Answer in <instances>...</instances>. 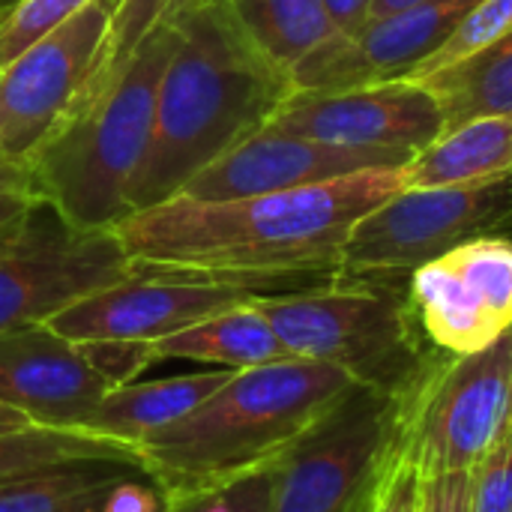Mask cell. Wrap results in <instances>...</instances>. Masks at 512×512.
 I'll list each match as a JSON object with an SVG mask.
<instances>
[{
  "label": "cell",
  "mask_w": 512,
  "mask_h": 512,
  "mask_svg": "<svg viewBox=\"0 0 512 512\" xmlns=\"http://www.w3.org/2000/svg\"><path fill=\"white\" fill-rule=\"evenodd\" d=\"M480 0H420L369 18L357 36H330L294 72V90H339L408 78L462 24Z\"/></svg>",
  "instance_id": "obj_14"
},
{
  "label": "cell",
  "mask_w": 512,
  "mask_h": 512,
  "mask_svg": "<svg viewBox=\"0 0 512 512\" xmlns=\"http://www.w3.org/2000/svg\"><path fill=\"white\" fill-rule=\"evenodd\" d=\"M477 237H512V171L396 192L351 231L339 276L408 282L417 267Z\"/></svg>",
  "instance_id": "obj_7"
},
{
  "label": "cell",
  "mask_w": 512,
  "mask_h": 512,
  "mask_svg": "<svg viewBox=\"0 0 512 512\" xmlns=\"http://www.w3.org/2000/svg\"><path fill=\"white\" fill-rule=\"evenodd\" d=\"M276 462L210 489L168 495V512H270Z\"/></svg>",
  "instance_id": "obj_25"
},
{
  "label": "cell",
  "mask_w": 512,
  "mask_h": 512,
  "mask_svg": "<svg viewBox=\"0 0 512 512\" xmlns=\"http://www.w3.org/2000/svg\"><path fill=\"white\" fill-rule=\"evenodd\" d=\"M405 426L408 396L351 390L279 456L270 512H372L402 462Z\"/></svg>",
  "instance_id": "obj_6"
},
{
  "label": "cell",
  "mask_w": 512,
  "mask_h": 512,
  "mask_svg": "<svg viewBox=\"0 0 512 512\" xmlns=\"http://www.w3.org/2000/svg\"><path fill=\"white\" fill-rule=\"evenodd\" d=\"M231 372L234 369H216L123 384L96 405V411L84 420L81 429L138 450L141 441L183 420L207 396H213L231 378Z\"/></svg>",
  "instance_id": "obj_17"
},
{
  "label": "cell",
  "mask_w": 512,
  "mask_h": 512,
  "mask_svg": "<svg viewBox=\"0 0 512 512\" xmlns=\"http://www.w3.org/2000/svg\"><path fill=\"white\" fill-rule=\"evenodd\" d=\"M132 273L135 264L114 231H78L36 201L21 228L0 243V336L48 324Z\"/></svg>",
  "instance_id": "obj_10"
},
{
  "label": "cell",
  "mask_w": 512,
  "mask_h": 512,
  "mask_svg": "<svg viewBox=\"0 0 512 512\" xmlns=\"http://www.w3.org/2000/svg\"><path fill=\"white\" fill-rule=\"evenodd\" d=\"M144 468L126 462H72L0 489V512H108Z\"/></svg>",
  "instance_id": "obj_20"
},
{
  "label": "cell",
  "mask_w": 512,
  "mask_h": 512,
  "mask_svg": "<svg viewBox=\"0 0 512 512\" xmlns=\"http://www.w3.org/2000/svg\"><path fill=\"white\" fill-rule=\"evenodd\" d=\"M255 306L291 357L330 363L381 393L414 396L450 357L423 336L402 279L336 276L300 291L258 294Z\"/></svg>",
  "instance_id": "obj_5"
},
{
  "label": "cell",
  "mask_w": 512,
  "mask_h": 512,
  "mask_svg": "<svg viewBox=\"0 0 512 512\" xmlns=\"http://www.w3.org/2000/svg\"><path fill=\"white\" fill-rule=\"evenodd\" d=\"M408 300L429 345L450 357L512 330V237L468 240L408 276Z\"/></svg>",
  "instance_id": "obj_12"
},
{
  "label": "cell",
  "mask_w": 512,
  "mask_h": 512,
  "mask_svg": "<svg viewBox=\"0 0 512 512\" xmlns=\"http://www.w3.org/2000/svg\"><path fill=\"white\" fill-rule=\"evenodd\" d=\"M288 357L291 354L279 342L273 324L255 306V297L249 303L216 312V315L150 345L153 363L192 360V363H210L216 369H234V372L279 363Z\"/></svg>",
  "instance_id": "obj_18"
},
{
  "label": "cell",
  "mask_w": 512,
  "mask_h": 512,
  "mask_svg": "<svg viewBox=\"0 0 512 512\" xmlns=\"http://www.w3.org/2000/svg\"><path fill=\"white\" fill-rule=\"evenodd\" d=\"M72 462H126L141 468L138 450L84 429L24 426L0 435V489L30 474Z\"/></svg>",
  "instance_id": "obj_23"
},
{
  "label": "cell",
  "mask_w": 512,
  "mask_h": 512,
  "mask_svg": "<svg viewBox=\"0 0 512 512\" xmlns=\"http://www.w3.org/2000/svg\"><path fill=\"white\" fill-rule=\"evenodd\" d=\"M375 0H324L339 36H357L372 18Z\"/></svg>",
  "instance_id": "obj_32"
},
{
  "label": "cell",
  "mask_w": 512,
  "mask_h": 512,
  "mask_svg": "<svg viewBox=\"0 0 512 512\" xmlns=\"http://www.w3.org/2000/svg\"><path fill=\"white\" fill-rule=\"evenodd\" d=\"M267 129L336 147L417 153L444 132V114L429 87L393 78L339 90H294Z\"/></svg>",
  "instance_id": "obj_13"
},
{
  "label": "cell",
  "mask_w": 512,
  "mask_h": 512,
  "mask_svg": "<svg viewBox=\"0 0 512 512\" xmlns=\"http://www.w3.org/2000/svg\"><path fill=\"white\" fill-rule=\"evenodd\" d=\"M108 30V6L93 0L0 69V189L30 195L27 162L90 90Z\"/></svg>",
  "instance_id": "obj_9"
},
{
  "label": "cell",
  "mask_w": 512,
  "mask_h": 512,
  "mask_svg": "<svg viewBox=\"0 0 512 512\" xmlns=\"http://www.w3.org/2000/svg\"><path fill=\"white\" fill-rule=\"evenodd\" d=\"M420 0H375L372 3V18H381V15H390V12H399L405 6H414Z\"/></svg>",
  "instance_id": "obj_35"
},
{
  "label": "cell",
  "mask_w": 512,
  "mask_h": 512,
  "mask_svg": "<svg viewBox=\"0 0 512 512\" xmlns=\"http://www.w3.org/2000/svg\"><path fill=\"white\" fill-rule=\"evenodd\" d=\"M512 30V0H480L465 18L462 24L453 30V36L426 60L420 63L408 78H423L429 72H438L468 54H474L477 48L495 42L498 36Z\"/></svg>",
  "instance_id": "obj_27"
},
{
  "label": "cell",
  "mask_w": 512,
  "mask_h": 512,
  "mask_svg": "<svg viewBox=\"0 0 512 512\" xmlns=\"http://www.w3.org/2000/svg\"><path fill=\"white\" fill-rule=\"evenodd\" d=\"M372 512H420V474L408 462L393 468Z\"/></svg>",
  "instance_id": "obj_30"
},
{
  "label": "cell",
  "mask_w": 512,
  "mask_h": 512,
  "mask_svg": "<svg viewBox=\"0 0 512 512\" xmlns=\"http://www.w3.org/2000/svg\"><path fill=\"white\" fill-rule=\"evenodd\" d=\"M249 42L288 78L330 36L333 18L324 0H225Z\"/></svg>",
  "instance_id": "obj_22"
},
{
  "label": "cell",
  "mask_w": 512,
  "mask_h": 512,
  "mask_svg": "<svg viewBox=\"0 0 512 512\" xmlns=\"http://www.w3.org/2000/svg\"><path fill=\"white\" fill-rule=\"evenodd\" d=\"M177 42V21L153 27L30 156V195L66 225L111 231L129 213V192L153 132L159 81Z\"/></svg>",
  "instance_id": "obj_4"
},
{
  "label": "cell",
  "mask_w": 512,
  "mask_h": 512,
  "mask_svg": "<svg viewBox=\"0 0 512 512\" xmlns=\"http://www.w3.org/2000/svg\"><path fill=\"white\" fill-rule=\"evenodd\" d=\"M512 411V330L483 351L447 357L408 396L402 462L420 480L474 474L507 435Z\"/></svg>",
  "instance_id": "obj_8"
},
{
  "label": "cell",
  "mask_w": 512,
  "mask_h": 512,
  "mask_svg": "<svg viewBox=\"0 0 512 512\" xmlns=\"http://www.w3.org/2000/svg\"><path fill=\"white\" fill-rule=\"evenodd\" d=\"M93 0H21L0 18V69L78 15Z\"/></svg>",
  "instance_id": "obj_26"
},
{
  "label": "cell",
  "mask_w": 512,
  "mask_h": 512,
  "mask_svg": "<svg viewBox=\"0 0 512 512\" xmlns=\"http://www.w3.org/2000/svg\"><path fill=\"white\" fill-rule=\"evenodd\" d=\"M402 189L405 165L231 201L177 195L123 216L111 231L138 270L216 276L282 294L336 279L351 231Z\"/></svg>",
  "instance_id": "obj_1"
},
{
  "label": "cell",
  "mask_w": 512,
  "mask_h": 512,
  "mask_svg": "<svg viewBox=\"0 0 512 512\" xmlns=\"http://www.w3.org/2000/svg\"><path fill=\"white\" fill-rule=\"evenodd\" d=\"M512 171V117H477L444 129L405 165V189L489 180Z\"/></svg>",
  "instance_id": "obj_19"
},
{
  "label": "cell",
  "mask_w": 512,
  "mask_h": 512,
  "mask_svg": "<svg viewBox=\"0 0 512 512\" xmlns=\"http://www.w3.org/2000/svg\"><path fill=\"white\" fill-rule=\"evenodd\" d=\"M108 393L84 351L48 324L0 336V402L33 426L81 429Z\"/></svg>",
  "instance_id": "obj_16"
},
{
  "label": "cell",
  "mask_w": 512,
  "mask_h": 512,
  "mask_svg": "<svg viewBox=\"0 0 512 512\" xmlns=\"http://www.w3.org/2000/svg\"><path fill=\"white\" fill-rule=\"evenodd\" d=\"M24 426H33V423L24 414H18L15 408H9V405L0 402V435L15 432V429H24Z\"/></svg>",
  "instance_id": "obj_34"
},
{
  "label": "cell",
  "mask_w": 512,
  "mask_h": 512,
  "mask_svg": "<svg viewBox=\"0 0 512 512\" xmlns=\"http://www.w3.org/2000/svg\"><path fill=\"white\" fill-rule=\"evenodd\" d=\"M36 198L24 195V192H12V189H0V243L9 240L21 222L27 219V213L33 210Z\"/></svg>",
  "instance_id": "obj_33"
},
{
  "label": "cell",
  "mask_w": 512,
  "mask_h": 512,
  "mask_svg": "<svg viewBox=\"0 0 512 512\" xmlns=\"http://www.w3.org/2000/svg\"><path fill=\"white\" fill-rule=\"evenodd\" d=\"M204 3H213V0H108L105 6L111 15V30H108L102 66H99L93 84L102 81L105 75H111L153 27L174 21Z\"/></svg>",
  "instance_id": "obj_24"
},
{
  "label": "cell",
  "mask_w": 512,
  "mask_h": 512,
  "mask_svg": "<svg viewBox=\"0 0 512 512\" xmlns=\"http://www.w3.org/2000/svg\"><path fill=\"white\" fill-rule=\"evenodd\" d=\"M108 512H168V501L162 489L147 474H141L123 489V495Z\"/></svg>",
  "instance_id": "obj_31"
},
{
  "label": "cell",
  "mask_w": 512,
  "mask_h": 512,
  "mask_svg": "<svg viewBox=\"0 0 512 512\" xmlns=\"http://www.w3.org/2000/svg\"><path fill=\"white\" fill-rule=\"evenodd\" d=\"M420 512H471V474L420 480Z\"/></svg>",
  "instance_id": "obj_29"
},
{
  "label": "cell",
  "mask_w": 512,
  "mask_h": 512,
  "mask_svg": "<svg viewBox=\"0 0 512 512\" xmlns=\"http://www.w3.org/2000/svg\"><path fill=\"white\" fill-rule=\"evenodd\" d=\"M471 512H512V426L471 474Z\"/></svg>",
  "instance_id": "obj_28"
},
{
  "label": "cell",
  "mask_w": 512,
  "mask_h": 512,
  "mask_svg": "<svg viewBox=\"0 0 512 512\" xmlns=\"http://www.w3.org/2000/svg\"><path fill=\"white\" fill-rule=\"evenodd\" d=\"M174 21L180 42L159 81L129 213L177 198L195 174L264 129L294 93L291 78L249 42L225 0Z\"/></svg>",
  "instance_id": "obj_2"
},
{
  "label": "cell",
  "mask_w": 512,
  "mask_h": 512,
  "mask_svg": "<svg viewBox=\"0 0 512 512\" xmlns=\"http://www.w3.org/2000/svg\"><path fill=\"white\" fill-rule=\"evenodd\" d=\"M510 426H512V411H510Z\"/></svg>",
  "instance_id": "obj_37"
},
{
  "label": "cell",
  "mask_w": 512,
  "mask_h": 512,
  "mask_svg": "<svg viewBox=\"0 0 512 512\" xmlns=\"http://www.w3.org/2000/svg\"><path fill=\"white\" fill-rule=\"evenodd\" d=\"M357 384L348 372L288 357L237 369L183 420L138 444L144 474L162 495H186L273 465Z\"/></svg>",
  "instance_id": "obj_3"
},
{
  "label": "cell",
  "mask_w": 512,
  "mask_h": 512,
  "mask_svg": "<svg viewBox=\"0 0 512 512\" xmlns=\"http://www.w3.org/2000/svg\"><path fill=\"white\" fill-rule=\"evenodd\" d=\"M102 3H108V0H102Z\"/></svg>",
  "instance_id": "obj_38"
},
{
  "label": "cell",
  "mask_w": 512,
  "mask_h": 512,
  "mask_svg": "<svg viewBox=\"0 0 512 512\" xmlns=\"http://www.w3.org/2000/svg\"><path fill=\"white\" fill-rule=\"evenodd\" d=\"M261 291L246 282L138 270L102 291L57 312L48 327L75 345L87 342H135L153 345L171 333H180L216 312L249 303Z\"/></svg>",
  "instance_id": "obj_11"
},
{
  "label": "cell",
  "mask_w": 512,
  "mask_h": 512,
  "mask_svg": "<svg viewBox=\"0 0 512 512\" xmlns=\"http://www.w3.org/2000/svg\"><path fill=\"white\" fill-rule=\"evenodd\" d=\"M18 3H21V0H0V18H3V15H9Z\"/></svg>",
  "instance_id": "obj_36"
},
{
  "label": "cell",
  "mask_w": 512,
  "mask_h": 512,
  "mask_svg": "<svg viewBox=\"0 0 512 512\" xmlns=\"http://www.w3.org/2000/svg\"><path fill=\"white\" fill-rule=\"evenodd\" d=\"M411 81H420L438 99L444 129L477 117H512V30L474 54Z\"/></svg>",
  "instance_id": "obj_21"
},
{
  "label": "cell",
  "mask_w": 512,
  "mask_h": 512,
  "mask_svg": "<svg viewBox=\"0 0 512 512\" xmlns=\"http://www.w3.org/2000/svg\"><path fill=\"white\" fill-rule=\"evenodd\" d=\"M408 150H357L321 144L276 129H258L201 174H195L180 195L198 201H231L270 195L300 186H315L375 168H402L411 162Z\"/></svg>",
  "instance_id": "obj_15"
}]
</instances>
